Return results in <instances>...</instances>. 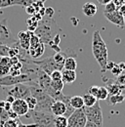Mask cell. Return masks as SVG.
Wrapping results in <instances>:
<instances>
[{
  "instance_id": "obj_1",
  "label": "cell",
  "mask_w": 125,
  "mask_h": 127,
  "mask_svg": "<svg viewBox=\"0 0 125 127\" xmlns=\"http://www.w3.org/2000/svg\"><path fill=\"white\" fill-rule=\"evenodd\" d=\"M60 32L61 29L58 27L55 20L53 18L44 16L40 22H38V26L33 33L39 38L40 42L50 45L53 39L57 35H60Z\"/></svg>"
},
{
  "instance_id": "obj_2",
  "label": "cell",
  "mask_w": 125,
  "mask_h": 127,
  "mask_svg": "<svg viewBox=\"0 0 125 127\" xmlns=\"http://www.w3.org/2000/svg\"><path fill=\"white\" fill-rule=\"evenodd\" d=\"M92 53L97 63L101 66L102 71L105 72L106 65L109 61L108 60V48L99 31H95L92 36Z\"/></svg>"
},
{
  "instance_id": "obj_3",
  "label": "cell",
  "mask_w": 125,
  "mask_h": 127,
  "mask_svg": "<svg viewBox=\"0 0 125 127\" xmlns=\"http://www.w3.org/2000/svg\"><path fill=\"white\" fill-rule=\"evenodd\" d=\"M30 88H31V95L33 96L37 102L34 111L51 113V107L55 102V100L50 95H48L46 92H44L35 82L31 83L30 85Z\"/></svg>"
},
{
  "instance_id": "obj_4",
  "label": "cell",
  "mask_w": 125,
  "mask_h": 127,
  "mask_svg": "<svg viewBox=\"0 0 125 127\" xmlns=\"http://www.w3.org/2000/svg\"><path fill=\"white\" fill-rule=\"evenodd\" d=\"M37 78V73L35 74H26V73H21L19 75H5V76H0V87H11L16 84L20 83H33L36 82Z\"/></svg>"
},
{
  "instance_id": "obj_5",
  "label": "cell",
  "mask_w": 125,
  "mask_h": 127,
  "mask_svg": "<svg viewBox=\"0 0 125 127\" xmlns=\"http://www.w3.org/2000/svg\"><path fill=\"white\" fill-rule=\"evenodd\" d=\"M31 119L33 123L37 127H55V116L50 112H43V111H30Z\"/></svg>"
},
{
  "instance_id": "obj_6",
  "label": "cell",
  "mask_w": 125,
  "mask_h": 127,
  "mask_svg": "<svg viewBox=\"0 0 125 127\" xmlns=\"http://www.w3.org/2000/svg\"><path fill=\"white\" fill-rule=\"evenodd\" d=\"M83 111L87 118V121L95 123L99 127H103V112L99 102H97L92 107H83Z\"/></svg>"
},
{
  "instance_id": "obj_7",
  "label": "cell",
  "mask_w": 125,
  "mask_h": 127,
  "mask_svg": "<svg viewBox=\"0 0 125 127\" xmlns=\"http://www.w3.org/2000/svg\"><path fill=\"white\" fill-rule=\"evenodd\" d=\"M33 64H35L37 67H39L41 70L46 72L48 75H50L54 70H62L61 66H59L57 64L55 63L53 56L52 57H47L43 60H31Z\"/></svg>"
},
{
  "instance_id": "obj_8",
  "label": "cell",
  "mask_w": 125,
  "mask_h": 127,
  "mask_svg": "<svg viewBox=\"0 0 125 127\" xmlns=\"http://www.w3.org/2000/svg\"><path fill=\"white\" fill-rule=\"evenodd\" d=\"M18 43L14 37L11 35L10 30L8 28V20L4 19L0 22V44L7 46H14Z\"/></svg>"
},
{
  "instance_id": "obj_9",
  "label": "cell",
  "mask_w": 125,
  "mask_h": 127,
  "mask_svg": "<svg viewBox=\"0 0 125 127\" xmlns=\"http://www.w3.org/2000/svg\"><path fill=\"white\" fill-rule=\"evenodd\" d=\"M8 96H12L14 99L26 100L29 96H31V88L27 83H20L11 86L10 89L7 90Z\"/></svg>"
},
{
  "instance_id": "obj_10",
  "label": "cell",
  "mask_w": 125,
  "mask_h": 127,
  "mask_svg": "<svg viewBox=\"0 0 125 127\" xmlns=\"http://www.w3.org/2000/svg\"><path fill=\"white\" fill-rule=\"evenodd\" d=\"M51 113L54 116H61L63 115L65 117L69 116L72 111H69L68 108L66 107V105L62 102V101H55L51 107Z\"/></svg>"
},
{
  "instance_id": "obj_11",
  "label": "cell",
  "mask_w": 125,
  "mask_h": 127,
  "mask_svg": "<svg viewBox=\"0 0 125 127\" xmlns=\"http://www.w3.org/2000/svg\"><path fill=\"white\" fill-rule=\"evenodd\" d=\"M11 110L17 113L18 116L26 115L29 113V107L25 100L22 99H15L14 102L11 104Z\"/></svg>"
},
{
  "instance_id": "obj_12",
  "label": "cell",
  "mask_w": 125,
  "mask_h": 127,
  "mask_svg": "<svg viewBox=\"0 0 125 127\" xmlns=\"http://www.w3.org/2000/svg\"><path fill=\"white\" fill-rule=\"evenodd\" d=\"M104 16L109 22H110L113 25H115L116 27H118L120 29L124 28L125 18L123 16H121L117 10H115L113 12H110V13H104Z\"/></svg>"
},
{
  "instance_id": "obj_13",
  "label": "cell",
  "mask_w": 125,
  "mask_h": 127,
  "mask_svg": "<svg viewBox=\"0 0 125 127\" xmlns=\"http://www.w3.org/2000/svg\"><path fill=\"white\" fill-rule=\"evenodd\" d=\"M33 32H19V38L20 40L18 41L19 42V45L20 47L24 50H29L30 46H31V36Z\"/></svg>"
},
{
  "instance_id": "obj_14",
  "label": "cell",
  "mask_w": 125,
  "mask_h": 127,
  "mask_svg": "<svg viewBox=\"0 0 125 127\" xmlns=\"http://www.w3.org/2000/svg\"><path fill=\"white\" fill-rule=\"evenodd\" d=\"M12 66L10 57H0V76L8 75Z\"/></svg>"
},
{
  "instance_id": "obj_15",
  "label": "cell",
  "mask_w": 125,
  "mask_h": 127,
  "mask_svg": "<svg viewBox=\"0 0 125 127\" xmlns=\"http://www.w3.org/2000/svg\"><path fill=\"white\" fill-rule=\"evenodd\" d=\"M45 52V46L42 42H40L38 45L34 46V47H30L28 53H29V56H31V58L33 60L35 58H39L41 57Z\"/></svg>"
},
{
  "instance_id": "obj_16",
  "label": "cell",
  "mask_w": 125,
  "mask_h": 127,
  "mask_svg": "<svg viewBox=\"0 0 125 127\" xmlns=\"http://www.w3.org/2000/svg\"><path fill=\"white\" fill-rule=\"evenodd\" d=\"M98 11V7L96 4H94L92 2H86L83 6H82V13L88 18H91L96 15Z\"/></svg>"
},
{
  "instance_id": "obj_17",
  "label": "cell",
  "mask_w": 125,
  "mask_h": 127,
  "mask_svg": "<svg viewBox=\"0 0 125 127\" xmlns=\"http://www.w3.org/2000/svg\"><path fill=\"white\" fill-rule=\"evenodd\" d=\"M69 51H70V49L65 50V51H63V52L60 51V52H57V53L53 56V59H54L55 63L57 64L59 66H61L62 68H63V64H64L65 59H66L67 57H70V56L68 55ZM71 57H73V56H71Z\"/></svg>"
},
{
  "instance_id": "obj_18",
  "label": "cell",
  "mask_w": 125,
  "mask_h": 127,
  "mask_svg": "<svg viewBox=\"0 0 125 127\" xmlns=\"http://www.w3.org/2000/svg\"><path fill=\"white\" fill-rule=\"evenodd\" d=\"M76 79V72L75 70H67V69H62V80L63 83L69 84L74 82Z\"/></svg>"
},
{
  "instance_id": "obj_19",
  "label": "cell",
  "mask_w": 125,
  "mask_h": 127,
  "mask_svg": "<svg viewBox=\"0 0 125 127\" xmlns=\"http://www.w3.org/2000/svg\"><path fill=\"white\" fill-rule=\"evenodd\" d=\"M69 104L73 110H79L84 107L83 99L81 96H72L69 99Z\"/></svg>"
},
{
  "instance_id": "obj_20",
  "label": "cell",
  "mask_w": 125,
  "mask_h": 127,
  "mask_svg": "<svg viewBox=\"0 0 125 127\" xmlns=\"http://www.w3.org/2000/svg\"><path fill=\"white\" fill-rule=\"evenodd\" d=\"M77 67V62L74 57H67L63 64V69L67 70H76Z\"/></svg>"
},
{
  "instance_id": "obj_21",
  "label": "cell",
  "mask_w": 125,
  "mask_h": 127,
  "mask_svg": "<svg viewBox=\"0 0 125 127\" xmlns=\"http://www.w3.org/2000/svg\"><path fill=\"white\" fill-rule=\"evenodd\" d=\"M82 99H83L84 107H92V106H94L98 102L97 98L92 96L91 94H89V93H86L85 95H83Z\"/></svg>"
},
{
  "instance_id": "obj_22",
  "label": "cell",
  "mask_w": 125,
  "mask_h": 127,
  "mask_svg": "<svg viewBox=\"0 0 125 127\" xmlns=\"http://www.w3.org/2000/svg\"><path fill=\"white\" fill-rule=\"evenodd\" d=\"M108 92H109V95H116V94H120L121 93V88L116 84V83H109L106 86Z\"/></svg>"
},
{
  "instance_id": "obj_23",
  "label": "cell",
  "mask_w": 125,
  "mask_h": 127,
  "mask_svg": "<svg viewBox=\"0 0 125 127\" xmlns=\"http://www.w3.org/2000/svg\"><path fill=\"white\" fill-rule=\"evenodd\" d=\"M108 101H109V105H117L120 104L124 101V95L120 94H116V95H111L108 97Z\"/></svg>"
},
{
  "instance_id": "obj_24",
  "label": "cell",
  "mask_w": 125,
  "mask_h": 127,
  "mask_svg": "<svg viewBox=\"0 0 125 127\" xmlns=\"http://www.w3.org/2000/svg\"><path fill=\"white\" fill-rule=\"evenodd\" d=\"M22 0H0V9L15 6V5H21Z\"/></svg>"
},
{
  "instance_id": "obj_25",
  "label": "cell",
  "mask_w": 125,
  "mask_h": 127,
  "mask_svg": "<svg viewBox=\"0 0 125 127\" xmlns=\"http://www.w3.org/2000/svg\"><path fill=\"white\" fill-rule=\"evenodd\" d=\"M55 127H67V117L61 115V116H55Z\"/></svg>"
},
{
  "instance_id": "obj_26",
  "label": "cell",
  "mask_w": 125,
  "mask_h": 127,
  "mask_svg": "<svg viewBox=\"0 0 125 127\" xmlns=\"http://www.w3.org/2000/svg\"><path fill=\"white\" fill-rule=\"evenodd\" d=\"M109 92L107 90V88L105 86H99V90H98V94H97V100H107L109 97Z\"/></svg>"
},
{
  "instance_id": "obj_27",
  "label": "cell",
  "mask_w": 125,
  "mask_h": 127,
  "mask_svg": "<svg viewBox=\"0 0 125 127\" xmlns=\"http://www.w3.org/2000/svg\"><path fill=\"white\" fill-rule=\"evenodd\" d=\"M64 83L62 80H51V87L57 92H62Z\"/></svg>"
},
{
  "instance_id": "obj_28",
  "label": "cell",
  "mask_w": 125,
  "mask_h": 127,
  "mask_svg": "<svg viewBox=\"0 0 125 127\" xmlns=\"http://www.w3.org/2000/svg\"><path fill=\"white\" fill-rule=\"evenodd\" d=\"M27 23H28L29 32H34L35 29H36V28H37V26H38V21H37V20H36L33 16H31V18L28 19Z\"/></svg>"
},
{
  "instance_id": "obj_29",
  "label": "cell",
  "mask_w": 125,
  "mask_h": 127,
  "mask_svg": "<svg viewBox=\"0 0 125 127\" xmlns=\"http://www.w3.org/2000/svg\"><path fill=\"white\" fill-rule=\"evenodd\" d=\"M25 101L27 102V104H28V107H29V110H30V111H33V110H35V107H36L37 102H36V99H35L33 96H31V95L29 96Z\"/></svg>"
},
{
  "instance_id": "obj_30",
  "label": "cell",
  "mask_w": 125,
  "mask_h": 127,
  "mask_svg": "<svg viewBox=\"0 0 125 127\" xmlns=\"http://www.w3.org/2000/svg\"><path fill=\"white\" fill-rule=\"evenodd\" d=\"M115 83L121 88V90L125 89V73H120L119 75H117Z\"/></svg>"
},
{
  "instance_id": "obj_31",
  "label": "cell",
  "mask_w": 125,
  "mask_h": 127,
  "mask_svg": "<svg viewBox=\"0 0 125 127\" xmlns=\"http://www.w3.org/2000/svg\"><path fill=\"white\" fill-rule=\"evenodd\" d=\"M115 10H117V7H116V5L111 1V2L108 3L107 5H105L104 13H110V12H113V11H115Z\"/></svg>"
},
{
  "instance_id": "obj_32",
  "label": "cell",
  "mask_w": 125,
  "mask_h": 127,
  "mask_svg": "<svg viewBox=\"0 0 125 127\" xmlns=\"http://www.w3.org/2000/svg\"><path fill=\"white\" fill-rule=\"evenodd\" d=\"M9 50L10 46L0 44V57H9Z\"/></svg>"
},
{
  "instance_id": "obj_33",
  "label": "cell",
  "mask_w": 125,
  "mask_h": 127,
  "mask_svg": "<svg viewBox=\"0 0 125 127\" xmlns=\"http://www.w3.org/2000/svg\"><path fill=\"white\" fill-rule=\"evenodd\" d=\"M49 76L51 80H62V70H54Z\"/></svg>"
},
{
  "instance_id": "obj_34",
  "label": "cell",
  "mask_w": 125,
  "mask_h": 127,
  "mask_svg": "<svg viewBox=\"0 0 125 127\" xmlns=\"http://www.w3.org/2000/svg\"><path fill=\"white\" fill-rule=\"evenodd\" d=\"M46 0H22V4H21V6H23L24 8H26L27 6H29V5H32V4H34V3H36V2H45Z\"/></svg>"
},
{
  "instance_id": "obj_35",
  "label": "cell",
  "mask_w": 125,
  "mask_h": 127,
  "mask_svg": "<svg viewBox=\"0 0 125 127\" xmlns=\"http://www.w3.org/2000/svg\"><path fill=\"white\" fill-rule=\"evenodd\" d=\"M110 71H111V73H112V74H114V75H119L120 73H122V72H121L120 67H119V66H118V64H114V66L110 69Z\"/></svg>"
},
{
  "instance_id": "obj_36",
  "label": "cell",
  "mask_w": 125,
  "mask_h": 127,
  "mask_svg": "<svg viewBox=\"0 0 125 127\" xmlns=\"http://www.w3.org/2000/svg\"><path fill=\"white\" fill-rule=\"evenodd\" d=\"M98 90H99V86H91L88 90V93L91 94L94 97H97V94H98Z\"/></svg>"
},
{
  "instance_id": "obj_37",
  "label": "cell",
  "mask_w": 125,
  "mask_h": 127,
  "mask_svg": "<svg viewBox=\"0 0 125 127\" xmlns=\"http://www.w3.org/2000/svg\"><path fill=\"white\" fill-rule=\"evenodd\" d=\"M26 12H27L29 15H31V16H33V15L36 13L35 8L33 7V5H29V6H27V7H26Z\"/></svg>"
},
{
  "instance_id": "obj_38",
  "label": "cell",
  "mask_w": 125,
  "mask_h": 127,
  "mask_svg": "<svg viewBox=\"0 0 125 127\" xmlns=\"http://www.w3.org/2000/svg\"><path fill=\"white\" fill-rule=\"evenodd\" d=\"M54 9L53 8H45V16L48 18H53Z\"/></svg>"
},
{
  "instance_id": "obj_39",
  "label": "cell",
  "mask_w": 125,
  "mask_h": 127,
  "mask_svg": "<svg viewBox=\"0 0 125 127\" xmlns=\"http://www.w3.org/2000/svg\"><path fill=\"white\" fill-rule=\"evenodd\" d=\"M117 11L119 12V14L121 16H123L125 18V4H122L119 7H117Z\"/></svg>"
},
{
  "instance_id": "obj_40",
  "label": "cell",
  "mask_w": 125,
  "mask_h": 127,
  "mask_svg": "<svg viewBox=\"0 0 125 127\" xmlns=\"http://www.w3.org/2000/svg\"><path fill=\"white\" fill-rule=\"evenodd\" d=\"M8 117H9V119H15V118H18L19 116L17 115L16 112H14L12 110H10V111H8Z\"/></svg>"
},
{
  "instance_id": "obj_41",
  "label": "cell",
  "mask_w": 125,
  "mask_h": 127,
  "mask_svg": "<svg viewBox=\"0 0 125 127\" xmlns=\"http://www.w3.org/2000/svg\"><path fill=\"white\" fill-rule=\"evenodd\" d=\"M114 64H115L113 63V62H109V61H108L107 65H106V70H110V69L114 66Z\"/></svg>"
},
{
  "instance_id": "obj_42",
  "label": "cell",
  "mask_w": 125,
  "mask_h": 127,
  "mask_svg": "<svg viewBox=\"0 0 125 127\" xmlns=\"http://www.w3.org/2000/svg\"><path fill=\"white\" fill-rule=\"evenodd\" d=\"M4 109H5L7 111H10V110H11V103L5 101V102H4Z\"/></svg>"
},
{
  "instance_id": "obj_43",
  "label": "cell",
  "mask_w": 125,
  "mask_h": 127,
  "mask_svg": "<svg viewBox=\"0 0 125 127\" xmlns=\"http://www.w3.org/2000/svg\"><path fill=\"white\" fill-rule=\"evenodd\" d=\"M84 127H99V126H98V125H96L95 123H92V122H90V121H87Z\"/></svg>"
},
{
  "instance_id": "obj_44",
  "label": "cell",
  "mask_w": 125,
  "mask_h": 127,
  "mask_svg": "<svg viewBox=\"0 0 125 127\" xmlns=\"http://www.w3.org/2000/svg\"><path fill=\"white\" fill-rule=\"evenodd\" d=\"M112 0H98V2L100 3V4H102V5H107L108 3L109 2H111Z\"/></svg>"
},
{
  "instance_id": "obj_45",
  "label": "cell",
  "mask_w": 125,
  "mask_h": 127,
  "mask_svg": "<svg viewBox=\"0 0 125 127\" xmlns=\"http://www.w3.org/2000/svg\"><path fill=\"white\" fill-rule=\"evenodd\" d=\"M14 100H15V99H14L12 96H8V97H7V99H6L5 101H7V102H9V103H11V104H12V103L14 102Z\"/></svg>"
},
{
  "instance_id": "obj_46",
  "label": "cell",
  "mask_w": 125,
  "mask_h": 127,
  "mask_svg": "<svg viewBox=\"0 0 125 127\" xmlns=\"http://www.w3.org/2000/svg\"><path fill=\"white\" fill-rule=\"evenodd\" d=\"M124 101H125V96H124Z\"/></svg>"
}]
</instances>
